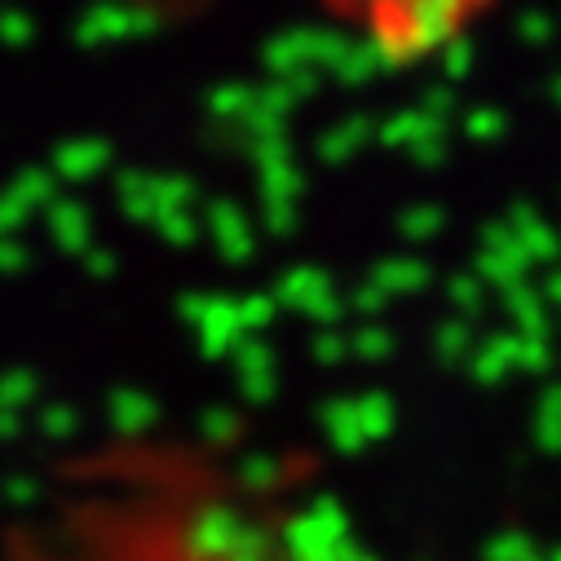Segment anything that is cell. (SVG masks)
Returning a JSON list of instances; mask_svg holds the SVG:
<instances>
[{"instance_id":"cell-1","label":"cell","mask_w":561,"mask_h":561,"mask_svg":"<svg viewBox=\"0 0 561 561\" xmlns=\"http://www.w3.org/2000/svg\"><path fill=\"white\" fill-rule=\"evenodd\" d=\"M0 561H301L288 513L191 443H115L76 460Z\"/></svg>"},{"instance_id":"cell-2","label":"cell","mask_w":561,"mask_h":561,"mask_svg":"<svg viewBox=\"0 0 561 561\" xmlns=\"http://www.w3.org/2000/svg\"><path fill=\"white\" fill-rule=\"evenodd\" d=\"M486 0H328L385 67H407L438 49H460L465 23Z\"/></svg>"}]
</instances>
